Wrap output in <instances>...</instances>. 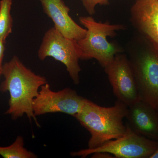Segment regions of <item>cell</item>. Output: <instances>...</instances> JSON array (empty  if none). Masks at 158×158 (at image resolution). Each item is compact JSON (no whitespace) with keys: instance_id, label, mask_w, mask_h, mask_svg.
<instances>
[{"instance_id":"1","label":"cell","mask_w":158,"mask_h":158,"mask_svg":"<svg viewBox=\"0 0 158 158\" xmlns=\"http://www.w3.org/2000/svg\"><path fill=\"white\" fill-rule=\"evenodd\" d=\"M2 75L5 79L0 90L10 94L9 108L5 114L14 120L25 114L30 121L34 119L40 126L34 114L33 102L40 87L48 83L45 77L34 73L16 56L3 65Z\"/></svg>"},{"instance_id":"2","label":"cell","mask_w":158,"mask_h":158,"mask_svg":"<svg viewBox=\"0 0 158 158\" xmlns=\"http://www.w3.org/2000/svg\"><path fill=\"white\" fill-rule=\"evenodd\" d=\"M128 107L118 100L113 106L106 107L86 99L81 110L73 117L90 133L88 148H96L124 135L127 126L123 119Z\"/></svg>"},{"instance_id":"3","label":"cell","mask_w":158,"mask_h":158,"mask_svg":"<svg viewBox=\"0 0 158 158\" xmlns=\"http://www.w3.org/2000/svg\"><path fill=\"white\" fill-rule=\"evenodd\" d=\"M139 99L158 112V50L138 34L128 47Z\"/></svg>"},{"instance_id":"4","label":"cell","mask_w":158,"mask_h":158,"mask_svg":"<svg viewBox=\"0 0 158 158\" xmlns=\"http://www.w3.org/2000/svg\"><path fill=\"white\" fill-rule=\"evenodd\" d=\"M80 23L87 30L86 36L77 40L81 49V59H94L105 68L117 54L123 52L116 43L109 42L107 37L116 36V31L124 30L122 24L98 22L92 16H81Z\"/></svg>"},{"instance_id":"5","label":"cell","mask_w":158,"mask_h":158,"mask_svg":"<svg viewBox=\"0 0 158 158\" xmlns=\"http://www.w3.org/2000/svg\"><path fill=\"white\" fill-rule=\"evenodd\" d=\"M37 56L41 61L51 57L62 62L73 83L76 85L80 83L79 74L81 69L79 61L81 53L77 40L65 37L53 27L44 34Z\"/></svg>"},{"instance_id":"6","label":"cell","mask_w":158,"mask_h":158,"mask_svg":"<svg viewBox=\"0 0 158 158\" xmlns=\"http://www.w3.org/2000/svg\"><path fill=\"white\" fill-rule=\"evenodd\" d=\"M123 135L110 140L96 148L70 153L72 156L85 158L94 153L107 152L117 158H150L158 148V141L136 134L127 123Z\"/></svg>"},{"instance_id":"7","label":"cell","mask_w":158,"mask_h":158,"mask_svg":"<svg viewBox=\"0 0 158 158\" xmlns=\"http://www.w3.org/2000/svg\"><path fill=\"white\" fill-rule=\"evenodd\" d=\"M86 99L70 88L54 91L47 83L40 87L38 95L34 99L33 110L36 116L56 113L74 116L81 110Z\"/></svg>"},{"instance_id":"8","label":"cell","mask_w":158,"mask_h":158,"mask_svg":"<svg viewBox=\"0 0 158 158\" xmlns=\"http://www.w3.org/2000/svg\"><path fill=\"white\" fill-rule=\"evenodd\" d=\"M104 69L117 100L128 106L140 100L134 73L127 55L117 54Z\"/></svg>"},{"instance_id":"9","label":"cell","mask_w":158,"mask_h":158,"mask_svg":"<svg viewBox=\"0 0 158 158\" xmlns=\"http://www.w3.org/2000/svg\"><path fill=\"white\" fill-rule=\"evenodd\" d=\"M130 20L138 34L158 50V0H136Z\"/></svg>"},{"instance_id":"10","label":"cell","mask_w":158,"mask_h":158,"mask_svg":"<svg viewBox=\"0 0 158 158\" xmlns=\"http://www.w3.org/2000/svg\"><path fill=\"white\" fill-rule=\"evenodd\" d=\"M125 118L136 134L158 141V112L141 100L128 106Z\"/></svg>"},{"instance_id":"11","label":"cell","mask_w":158,"mask_h":158,"mask_svg":"<svg viewBox=\"0 0 158 158\" xmlns=\"http://www.w3.org/2000/svg\"><path fill=\"white\" fill-rule=\"evenodd\" d=\"M44 12L52 21L54 27L65 37L78 40L86 36V29L77 23L69 14L70 9L63 0H39Z\"/></svg>"},{"instance_id":"12","label":"cell","mask_w":158,"mask_h":158,"mask_svg":"<svg viewBox=\"0 0 158 158\" xmlns=\"http://www.w3.org/2000/svg\"><path fill=\"white\" fill-rule=\"evenodd\" d=\"M0 155L5 158H36L37 156L24 147L23 138L18 136L10 146L0 147Z\"/></svg>"},{"instance_id":"13","label":"cell","mask_w":158,"mask_h":158,"mask_svg":"<svg viewBox=\"0 0 158 158\" xmlns=\"http://www.w3.org/2000/svg\"><path fill=\"white\" fill-rule=\"evenodd\" d=\"M12 0L0 1V39L6 41L12 32L13 19L11 10Z\"/></svg>"},{"instance_id":"14","label":"cell","mask_w":158,"mask_h":158,"mask_svg":"<svg viewBox=\"0 0 158 158\" xmlns=\"http://www.w3.org/2000/svg\"><path fill=\"white\" fill-rule=\"evenodd\" d=\"M85 10L90 15H93L96 12L95 7L97 5L107 6L110 5L109 0H81Z\"/></svg>"},{"instance_id":"15","label":"cell","mask_w":158,"mask_h":158,"mask_svg":"<svg viewBox=\"0 0 158 158\" xmlns=\"http://www.w3.org/2000/svg\"><path fill=\"white\" fill-rule=\"evenodd\" d=\"M6 41L0 39V77L2 75V61L5 50V43Z\"/></svg>"},{"instance_id":"16","label":"cell","mask_w":158,"mask_h":158,"mask_svg":"<svg viewBox=\"0 0 158 158\" xmlns=\"http://www.w3.org/2000/svg\"><path fill=\"white\" fill-rule=\"evenodd\" d=\"M92 158H114L113 156L107 152H98L92 154Z\"/></svg>"},{"instance_id":"17","label":"cell","mask_w":158,"mask_h":158,"mask_svg":"<svg viewBox=\"0 0 158 158\" xmlns=\"http://www.w3.org/2000/svg\"><path fill=\"white\" fill-rule=\"evenodd\" d=\"M150 158H158V148Z\"/></svg>"}]
</instances>
